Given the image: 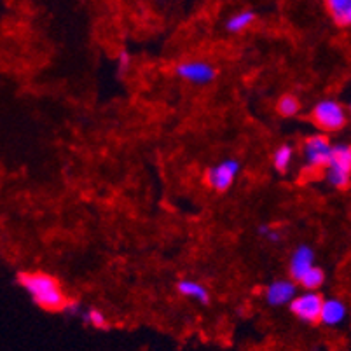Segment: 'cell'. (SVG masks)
I'll return each instance as SVG.
<instances>
[{
    "instance_id": "cell-1",
    "label": "cell",
    "mask_w": 351,
    "mask_h": 351,
    "mask_svg": "<svg viewBox=\"0 0 351 351\" xmlns=\"http://www.w3.org/2000/svg\"><path fill=\"white\" fill-rule=\"evenodd\" d=\"M20 283L30 293L35 304H39L47 311L65 309L66 302H69L58 280L46 273H23L20 274Z\"/></svg>"
},
{
    "instance_id": "cell-2",
    "label": "cell",
    "mask_w": 351,
    "mask_h": 351,
    "mask_svg": "<svg viewBox=\"0 0 351 351\" xmlns=\"http://www.w3.org/2000/svg\"><path fill=\"white\" fill-rule=\"evenodd\" d=\"M325 178L330 186L346 189L351 180V145H334L330 162L325 168Z\"/></svg>"
},
{
    "instance_id": "cell-3",
    "label": "cell",
    "mask_w": 351,
    "mask_h": 351,
    "mask_svg": "<svg viewBox=\"0 0 351 351\" xmlns=\"http://www.w3.org/2000/svg\"><path fill=\"white\" fill-rule=\"evenodd\" d=\"M324 301L325 299L317 290H306L301 295H295V299L290 302V309L301 322L317 324V322H320Z\"/></svg>"
},
{
    "instance_id": "cell-4",
    "label": "cell",
    "mask_w": 351,
    "mask_h": 351,
    "mask_svg": "<svg viewBox=\"0 0 351 351\" xmlns=\"http://www.w3.org/2000/svg\"><path fill=\"white\" fill-rule=\"evenodd\" d=\"M313 121L325 132H337L346 124V114L337 101L322 100L313 108Z\"/></svg>"
},
{
    "instance_id": "cell-5",
    "label": "cell",
    "mask_w": 351,
    "mask_h": 351,
    "mask_svg": "<svg viewBox=\"0 0 351 351\" xmlns=\"http://www.w3.org/2000/svg\"><path fill=\"white\" fill-rule=\"evenodd\" d=\"M175 73L191 84L205 86L215 81L217 69L212 63L203 62V60H187L175 66Z\"/></svg>"
},
{
    "instance_id": "cell-6",
    "label": "cell",
    "mask_w": 351,
    "mask_h": 351,
    "mask_svg": "<svg viewBox=\"0 0 351 351\" xmlns=\"http://www.w3.org/2000/svg\"><path fill=\"white\" fill-rule=\"evenodd\" d=\"M239 175V161L236 159H224L219 165L208 168L205 173V182L217 193H226L234 184Z\"/></svg>"
},
{
    "instance_id": "cell-7",
    "label": "cell",
    "mask_w": 351,
    "mask_h": 351,
    "mask_svg": "<svg viewBox=\"0 0 351 351\" xmlns=\"http://www.w3.org/2000/svg\"><path fill=\"white\" fill-rule=\"evenodd\" d=\"M332 151H334V145L325 136H309L304 142V158L308 168H311V170H325L328 162H330Z\"/></svg>"
},
{
    "instance_id": "cell-8",
    "label": "cell",
    "mask_w": 351,
    "mask_h": 351,
    "mask_svg": "<svg viewBox=\"0 0 351 351\" xmlns=\"http://www.w3.org/2000/svg\"><path fill=\"white\" fill-rule=\"evenodd\" d=\"M313 266H315V252H313V248L308 247V245H299V247L293 250L292 257H290V278L295 283H299L302 276H304Z\"/></svg>"
},
{
    "instance_id": "cell-9",
    "label": "cell",
    "mask_w": 351,
    "mask_h": 351,
    "mask_svg": "<svg viewBox=\"0 0 351 351\" xmlns=\"http://www.w3.org/2000/svg\"><path fill=\"white\" fill-rule=\"evenodd\" d=\"M295 299V282L293 280H276L266 289V301L271 306L290 304Z\"/></svg>"
},
{
    "instance_id": "cell-10",
    "label": "cell",
    "mask_w": 351,
    "mask_h": 351,
    "mask_svg": "<svg viewBox=\"0 0 351 351\" xmlns=\"http://www.w3.org/2000/svg\"><path fill=\"white\" fill-rule=\"evenodd\" d=\"M348 308L343 301L339 299H327L324 301V308H322V317L320 322L328 327H336L346 320Z\"/></svg>"
},
{
    "instance_id": "cell-11",
    "label": "cell",
    "mask_w": 351,
    "mask_h": 351,
    "mask_svg": "<svg viewBox=\"0 0 351 351\" xmlns=\"http://www.w3.org/2000/svg\"><path fill=\"white\" fill-rule=\"evenodd\" d=\"M325 5L334 23L351 27V0H325Z\"/></svg>"
},
{
    "instance_id": "cell-12",
    "label": "cell",
    "mask_w": 351,
    "mask_h": 351,
    "mask_svg": "<svg viewBox=\"0 0 351 351\" xmlns=\"http://www.w3.org/2000/svg\"><path fill=\"white\" fill-rule=\"evenodd\" d=\"M177 290L184 298H189L193 301L201 302V304H208L210 302V293L206 287H203L197 282H193V280H182V282H178Z\"/></svg>"
},
{
    "instance_id": "cell-13",
    "label": "cell",
    "mask_w": 351,
    "mask_h": 351,
    "mask_svg": "<svg viewBox=\"0 0 351 351\" xmlns=\"http://www.w3.org/2000/svg\"><path fill=\"white\" fill-rule=\"evenodd\" d=\"M255 21V12L254 11H239L236 14L229 16V20L226 21V30L229 34H241L247 30L252 23Z\"/></svg>"
},
{
    "instance_id": "cell-14",
    "label": "cell",
    "mask_w": 351,
    "mask_h": 351,
    "mask_svg": "<svg viewBox=\"0 0 351 351\" xmlns=\"http://www.w3.org/2000/svg\"><path fill=\"white\" fill-rule=\"evenodd\" d=\"M324 282H325L324 269H320V267H317V266H313L311 269H309L308 273L302 276L301 282H299V285L304 287L306 290H318L322 285H324Z\"/></svg>"
},
{
    "instance_id": "cell-15",
    "label": "cell",
    "mask_w": 351,
    "mask_h": 351,
    "mask_svg": "<svg viewBox=\"0 0 351 351\" xmlns=\"http://www.w3.org/2000/svg\"><path fill=\"white\" fill-rule=\"evenodd\" d=\"M293 158V151L290 145H282L278 147L276 151L273 152V166L276 168L278 171H287L289 170L290 162H292Z\"/></svg>"
},
{
    "instance_id": "cell-16",
    "label": "cell",
    "mask_w": 351,
    "mask_h": 351,
    "mask_svg": "<svg viewBox=\"0 0 351 351\" xmlns=\"http://www.w3.org/2000/svg\"><path fill=\"white\" fill-rule=\"evenodd\" d=\"M299 108H301V104L295 97L292 95H285V97L280 98L278 101V112L285 117H293L295 114L299 112Z\"/></svg>"
},
{
    "instance_id": "cell-17",
    "label": "cell",
    "mask_w": 351,
    "mask_h": 351,
    "mask_svg": "<svg viewBox=\"0 0 351 351\" xmlns=\"http://www.w3.org/2000/svg\"><path fill=\"white\" fill-rule=\"evenodd\" d=\"M84 320L89 325H93L95 328H105L107 327V320H105V315L100 309H88L84 315Z\"/></svg>"
},
{
    "instance_id": "cell-18",
    "label": "cell",
    "mask_w": 351,
    "mask_h": 351,
    "mask_svg": "<svg viewBox=\"0 0 351 351\" xmlns=\"http://www.w3.org/2000/svg\"><path fill=\"white\" fill-rule=\"evenodd\" d=\"M258 232H261L267 241H271V243H278L280 239H282V234H280L278 229L269 228V226H261V228H258Z\"/></svg>"
},
{
    "instance_id": "cell-19",
    "label": "cell",
    "mask_w": 351,
    "mask_h": 351,
    "mask_svg": "<svg viewBox=\"0 0 351 351\" xmlns=\"http://www.w3.org/2000/svg\"><path fill=\"white\" fill-rule=\"evenodd\" d=\"M130 63H132V58H130V53L128 51H121L119 56H117V70L119 73H124L128 69H130Z\"/></svg>"
},
{
    "instance_id": "cell-20",
    "label": "cell",
    "mask_w": 351,
    "mask_h": 351,
    "mask_svg": "<svg viewBox=\"0 0 351 351\" xmlns=\"http://www.w3.org/2000/svg\"><path fill=\"white\" fill-rule=\"evenodd\" d=\"M350 112H351V105H350Z\"/></svg>"
}]
</instances>
